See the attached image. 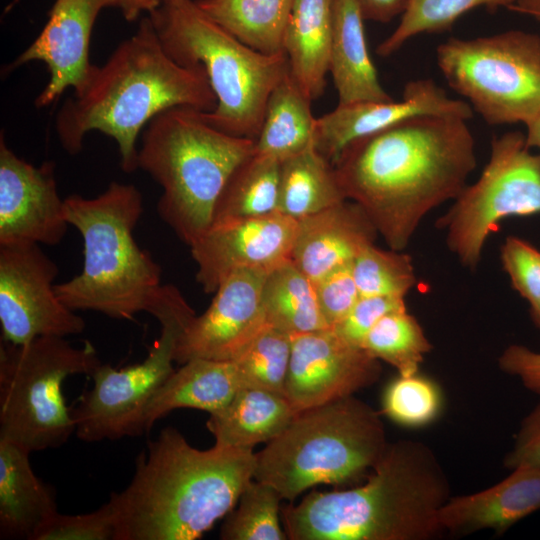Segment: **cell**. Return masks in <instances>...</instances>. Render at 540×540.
<instances>
[{"label": "cell", "mask_w": 540, "mask_h": 540, "mask_svg": "<svg viewBox=\"0 0 540 540\" xmlns=\"http://www.w3.org/2000/svg\"><path fill=\"white\" fill-rule=\"evenodd\" d=\"M476 164L467 120L422 114L353 141L333 165L346 199L390 249L403 251L430 211L457 198Z\"/></svg>", "instance_id": "1"}, {"label": "cell", "mask_w": 540, "mask_h": 540, "mask_svg": "<svg viewBox=\"0 0 540 540\" xmlns=\"http://www.w3.org/2000/svg\"><path fill=\"white\" fill-rule=\"evenodd\" d=\"M216 96L203 68L179 64L166 52L150 17L120 43L102 66L92 65L84 84L60 108L55 122L63 148L77 154L97 130L118 144L126 173L138 168L141 128L173 107L211 112Z\"/></svg>", "instance_id": "2"}, {"label": "cell", "mask_w": 540, "mask_h": 540, "mask_svg": "<svg viewBox=\"0 0 540 540\" xmlns=\"http://www.w3.org/2000/svg\"><path fill=\"white\" fill-rule=\"evenodd\" d=\"M250 449L200 450L175 428L147 443L130 484L112 493L116 540H195L237 504L254 479Z\"/></svg>", "instance_id": "3"}, {"label": "cell", "mask_w": 540, "mask_h": 540, "mask_svg": "<svg viewBox=\"0 0 540 540\" xmlns=\"http://www.w3.org/2000/svg\"><path fill=\"white\" fill-rule=\"evenodd\" d=\"M446 474L430 447L388 443L360 486L312 491L281 508L290 540H432L445 534L439 513L450 498Z\"/></svg>", "instance_id": "4"}, {"label": "cell", "mask_w": 540, "mask_h": 540, "mask_svg": "<svg viewBox=\"0 0 540 540\" xmlns=\"http://www.w3.org/2000/svg\"><path fill=\"white\" fill-rule=\"evenodd\" d=\"M69 225L83 240L81 272L55 284L70 309L95 311L118 320L149 312L161 287V267L141 249L133 232L143 213V197L132 184L111 182L94 198L64 199Z\"/></svg>", "instance_id": "5"}, {"label": "cell", "mask_w": 540, "mask_h": 540, "mask_svg": "<svg viewBox=\"0 0 540 540\" xmlns=\"http://www.w3.org/2000/svg\"><path fill=\"white\" fill-rule=\"evenodd\" d=\"M255 149V140L214 128L202 111L173 107L149 121L137 164L162 188L158 215L190 247L210 228L228 177Z\"/></svg>", "instance_id": "6"}, {"label": "cell", "mask_w": 540, "mask_h": 540, "mask_svg": "<svg viewBox=\"0 0 540 540\" xmlns=\"http://www.w3.org/2000/svg\"><path fill=\"white\" fill-rule=\"evenodd\" d=\"M149 17L173 60L205 71L217 105L203 112L204 119L224 133L256 141L268 98L289 72L286 54L250 48L193 0H162Z\"/></svg>", "instance_id": "7"}, {"label": "cell", "mask_w": 540, "mask_h": 540, "mask_svg": "<svg viewBox=\"0 0 540 540\" xmlns=\"http://www.w3.org/2000/svg\"><path fill=\"white\" fill-rule=\"evenodd\" d=\"M381 418L354 395L297 412L255 453L254 479L293 501L319 484L342 485L370 472L387 448Z\"/></svg>", "instance_id": "8"}, {"label": "cell", "mask_w": 540, "mask_h": 540, "mask_svg": "<svg viewBox=\"0 0 540 540\" xmlns=\"http://www.w3.org/2000/svg\"><path fill=\"white\" fill-rule=\"evenodd\" d=\"M101 364L86 341L43 336L26 344L0 343V438L30 452L58 448L75 433L63 395L66 378L89 375Z\"/></svg>", "instance_id": "9"}, {"label": "cell", "mask_w": 540, "mask_h": 540, "mask_svg": "<svg viewBox=\"0 0 540 540\" xmlns=\"http://www.w3.org/2000/svg\"><path fill=\"white\" fill-rule=\"evenodd\" d=\"M436 58L448 85L487 124L526 125L540 114V35L508 30L450 38Z\"/></svg>", "instance_id": "10"}, {"label": "cell", "mask_w": 540, "mask_h": 540, "mask_svg": "<svg viewBox=\"0 0 540 540\" xmlns=\"http://www.w3.org/2000/svg\"><path fill=\"white\" fill-rule=\"evenodd\" d=\"M180 290L167 284L152 312L161 333L140 363L123 368L100 364L90 374L93 386L71 409L75 434L85 442L141 435L145 409L175 370L174 352L180 333L195 316Z\"/></svg>", "instance_id": "11"}, {"label": "cell", "mask_w": 540, "mask_h": 540, "mask_svg": "<svg viewBox=\"0 0 540 540\" xmlns=\"http://www.w3.org/2000/svg\"><path fill=\"white\" fill-rule=\"evenodd\" d=\"M453 201L436 225L450 252L473 271L502 220L540 213V152L532 151L520 131L494 137L481 175Z\"/></svg>", "instance_id": "12"}, {"label": "cell", "mask_w": 540, "mask_h": 540, "mask_svg": "<svg viewBox=\"0 0 540 540\" xmlns=\"http://www.w3.org/2000/svg\"><path fill=\"white\" fill-rule=\"evenodd\" d=\"M58 272L39 244L0 246L1 341L21 345L85 330L84 319L56 294Z\"/></svg>", "instance_id": "13"}, {"label": "cell", "mask_w": 540, "mask_h": 540, "mask_svg": "<svg viewBox=\"0 0 540 540\" xmlns=\"http://www.w3.org/2000/svg\"><path fill=\"white\" fill-rule=\"evenodd\" d=\"M268 270L239 268L213 293L207 310L195 315L180 333L174 361H233L265 327L262 287Z\"/></svg>", "instance_id": "14"}, {"label": "cell", "mask_w": 540, "mask_h": 540, "mask_svg": "<svg viewBox=\"0 0 540 540\" xmlns=\"http://www.w3.org/2000/svg\"><path fill=\"white\" fill-rule=\"evenodd\" d=\"M380 361L349 344L332 329L292 337L284 396L296 412L320 406L371 386Z\"/></svg>", "instance_id": "15"}, {"label": "cell", "mask_w": 540, "mask_h": 540, "mask_svg": "<svg viewBox=\"0 0 540 540\" xmlns=\"http://www.w3.org/2000/svg\"><path fill=\"white\" fill-rule=\"evenodd\" d=\"M54 163L34 166L0 138V246L45 244L64 238L69 223L58 194Z\"/></svg>", "instance_id": "16"}, {"label": "cell", "mask_w": 540, "mask_h": 540, "mask_svg": "<svg viewBox=\"0 0 540 540\" xmlns=\"http://www.w3.org/2000/svg\"><path fill=\"white\" fill-rule=\"evenodd\" d=\"M296 224L278 212L212 224L190 246L196 281L210 294L236 269L270 270L290 259Z\"/></svg>", "instance_id": "17"}, {"label": "cell", "mask_w": 540, "mask_h": 540, "mask_svg": "<svg viewBox=\"0 0 540 540\" xmlns=\"http://www.w3.org/2000/svg\"><path fill=\"white\" fill-rule=\"evenodd\" d=\"M435 114L469 120L471 106L449 97L432 79L405 84L401 100L364 101L337 107L316 118L314 146L332 164L353 141L385 129L407 118Z\"/></svg>", "instance_id": "18"}, {"label": "cell", "mask_w": 540, "mask_h": 540, "mask_svg": "<svg viewBox=\"0 0 540 540\" xmlns=\"http://www.w3.org/2000/svg\"><path fill=\"white\" fill-rule=\"evenodd\" d=\"M120 0H56L38 37L12 67L31 61L44 62L50 78L35 100L37 107L54 102L67 88L78 90L92 64L88 52L94 22L103 8L118 7Z\"/></svg>", "instance_id": "19"}, {"label": "cell", "mask_w": 540, "mask_h": 540, "mask_svg": "<svg viewBox=\"0 0 540 540\" xmlns=\"http://www.w3.org/2000/svg\"><path fill=\"white\" fill-rule=\"evenodd\" d=\"M377 236L365 211L346 199L297 220L290 260L314 282L334 268L353 262Z\"/></svg>", "instance_id": "20"}, {"label": "cell", "mask_w": 540, "mask_h": 540, "mask_svg": "<svg viewBox=\"0 0 540 540\" xmlns=\"http://www.w3.org/2000/svg\"><path fill=\"white\" fill-rule=\"evenodd\" d=\"M484 490L451 496L439 513L445 533L466 535L489 529L503 533L540 510V468L521 466Z\"/></svg>", "instance_id": "21"}, {"label": "cell", "mask_w": 540, "mask_h": 540, "mask_svg": "<svg viewBox=\"0 0 540 540\" xmlns=\"http://www.w3.org/2000/svg\"><path fill=\"white\" fill-rule=\"evenodd\" d=\"M25 447L0 438V538L34 537L57 513L55 494L34 473Z\"/></svg>", "instance_id": "22"}, {"label": "cell", "mask_w": 540, "mask_h": 540, "mask_svg": "<svg viewBox=\"0 0 540 540\" xmlns=\"http://www.w3.org/2000/svg\"><path fill=\"white\" fill-rule=\"evenodd\" d=\"M329 73L338 104L389 101L367 48L364 18L355 0H333Z\"/></svg>", "instance_id": "23"}, {"label": "cell", "mask_w": 540, "mask_h": 540, "mask_svg": "<svg viewBox=\"0 0 540 540\" xmlns=\"http://www.w3.org/2000/svg\"><path fill=\"white\" fill-rule=\"evenodd\" d=\"M174 370L148 403L141 423L142 434L179 408L207 411L226 406L241 386L233 361L191 359Z\"/></svg>", "instance_id": "24"}, {"label": "cell", "mask_w": 540, "mask_h": 540, "mask_svg": "<svg viewBox=\"0 0 540 540\" xmlns=\"http://www.w3.org/2000/svg\"><path fill=\"white\" fill-rule=\"evenodd\" d=\"M332 5L333 0H295L283 37L290 74L311 101L326 87Z\"/></svg>", "instance_id": "25"}, {"label": "cell", "mask_w": 540, "mask_h": 540, "mask_svg": "<svg viewBox=\"0 0 540 540\" xmlns=\"http://www.w3.org/2000/svg\"><path fill=\"white\" fill-rule=\"evenodd\" d=\"M296 413L283 394L242 387L226 406L209 414L206 427L217 445L253 450L278 436Z\"/></svg>", "instance_id": "26"}, {"label": "cell", "mask_w": 540, "mask_h": 540, "mask_svg": "<svg viewBox=\"0 0 540 540\" xmlns=\"http://www.w3.org/2000/svg\"><path fill=\"white\" fill-rule=\"evenodd\" d=\"M344 200L334 165L314 143L280 162L278 213L297 221Z\"/></svg>", "instance_id": "27"}, {"label": "cell", "mask_w": 540, "mask_h": 540, "mask_svg": "<svg viewBox=\"0 0 540 540\" xmlns=\"http://www.w3.org/2000/svg\"><path fill=\"white\" fill-rule=\"evenodd\" d=\"M311 102L289 71L268 98L256 151L281 162L314 143Z\"/></svg>", "instance_id": "28"}, {"label": "cell", "mask_w": 540, "mask_h": 540, "mask_svg": "<svg viewBox=\"0 0 540 540\" xmlns=\"http://www.w3.org/2000/svg\"><path fill=\"white\" fill-rule=\"evenodd\" d=\"M295 0H196L214 22L266 55L283 52V37Z\"/></svg>", "instance_id": "29"}, {"label": "cell", "mask_w": 540, "mask_h": 540, "mask_svg": "<svg viewBox=\"0 0 540 540\" xmlns=\"http://www.w3.org/2000/svg\"><path fill=\"white\" fill-rule=\"evenodd\" d=\"M262 304L266 323L291 336L330 329L321 314L313 281L290 259L268 270Z\"/></svg>", "instance_id": "30"}, {"label": "cell", "mask_w": 540, "mask_h": 540, "mask_svg": "<svg viewBox=\"0 0 540 540\" xmlns=\"http://www.w3.org/2000/svg\"><path fill=\"white\" fill-rule=\"evenodd\" d=\"M279 174L280 161L255 149L228 177L216 201L212 224L276 213Z\"/></svg>", "instance_id": "31"}, {"label": "cell", "mask_w": 540, "mask_h": 540, "mask_svg": "<svg viewBox=\"0 0 540 540\" xmlns=\"http://www.w3.org/2000/svg\"><path fill=\"white\" fill-rule=\"evenodd\" d=\"M362 348L394 367L398 375L418 373L432 345L417 319L407 308L385 315L367 334Z\"/></svg>", "instance_id": "32"}, {"label": "cell", "mask_w": 540, "mask_h": 540, "mask_svg": "<svg viewBox=\"0 0 540 540\" xmlns=\"http://www.w3.org/2000/svg\"><path fill=\"white\" fill-rule=\"evenodd\" d=\"M515 2L516 0H407L398 26L378 45L376 53L388 57L421 33L450 30L463 14L474 8L496 10L503 6L509 8Z\"/></svg>", "instance_id": "33"}, {"label": "cell", "mask_w": 540, "mask_h": 540, "mask_svg": "<svg viewBox=\"0 0 540 540\" xmlns=\"http://www.w3.org/2000/svg\"><path fill=\"white\" fill-rule=\"evenodd\" d=\"M281 500L271 485L252 479L241 493L235 507L225 516L220 539H288L280 524Z\"/></svg>", "instance_id": "34"}, {"label": "cell", "mask_w": 540, "mask_h": 540, "mask_svg": "<svg viewBox=\"0 0 540 540\" xmlns=\"http://www.w3.org/2000/svg\"><path fill=\"white\" fill-rule=\"evenodd\" d=\"M292 337L266 324L233 360L241 386L265 389L284 395Z\"/></svg>", "instance_id": "35"}, {"label": "cell", "mask_w": 540, "mask_h": 540, "mask_svg": "<svg viewBox=\"0 0 540 540\" xmlns=\"http://www.w3.org/2000/svg\"><path fill=\"white\" fill-rule=\"evenodd\" d=\"M353 275L360 296L405 297L416 284L410 255L381 249L375 243L365 246L356 256Z\"/></svg>", "instance_id": "36"}, {"label": "cell", "mask_w": 540, "mask_h": 540, "mask_svg": "<svg viewBox=\"0 0 540 540\" xmlns=\"http://www.w3.org/2000/svg\"><path fill=\"white\" fill-rule=\"evenodd\" d=\"M442 393L431 379L419 375H398L382 396L383 413L405 427H422L436 419L442 408Z\"/></svg>", "instance_id": "37"}, {"label": "cell", "mask_w": 540, "mask_h": 540, "mask_svg": "<svg viewBox=\"0 0 540 540\" xmlns=\"http://www.w3.org/2000/svg\"><path fill=\"white\" fill-rule=\"evenodd\" d=\"M117 513L112 500L89 513H55L36 533L34 540H116Z\"/></svg>", "instance_id": "38"}, {"label": "cell", "mask_w": 540, "mask_h": 540, "mask_svg": "<svg viewBox=\"0 0 540 540\" xmlns=\"http://www.w3.org/2000/svg\"><path fill=\"white\" fill-rule=\"evenodd\" d=\"M500 259L512 288L529 305L540 298V250L519 237L508 236Z\"/></svg>", "instance_id": "39"}, {"label": "cell", "mask_w": 540, "mask_h": 540, "mask_svg": "<svg viewBox=\"0 0 540 540\" xmlns=\"http://www.w3.org/2000/svg\"><path fill=\"white\" fill-rule=\"evenodd\" d=\"M313 283L321 314L332 329L348 315L360 297L353 262L334 268Z\"/></svg>", "instance_id": "40"}, {"label": "cell", "mask_w": 540, "mask_h": 540, "mask_svg": "<svg viewBox=\"0 0 540 540\" xmlns=\"http://www.w3.org/2000/svg\"><path fill=\"white\" fill-rule=\"evenodd\" d=\"M406 308L405 297L360 296L348 315L332 330L349 344L362 347L369 331L385 315Z\"/></svg>", "instance_id": "41"}, {"label": "cell", "mask_w": 540, "mask_h": 540, "mask_svg": "<svg viewBox=\"0 0 540 540\" xmlns=\"http://www.w3.org/2000/svg\"><path fill=\"white\" fill-rule=\"evenodd\" d=\"M503 463L510 470L521 466L540 468V402L523 419Z\"/></svg>", "instance_id": "42"}, {"label": "cell", "mask_w": 540, "mask_h": 540, "mask_svg": "<svg viewBox=\"0 0 540 540\" xmlns=\"http://www.w3.org/2000/svg\"><path fill=\"white\" fill-rule=\"evenodd\" d=\"M498 364L503 372L518 378L530 391L540 394V352L511 344L499 356Z\"/></svg>", "instance_id": "43"}, {"label": "cell", "mask_w": 540, "mask_h": 540, "mask_svg": "<svg viewBox=\"0 0 540 540\" xmlns=\"http://www.w3.org/2000/svg\"><path fill=\"white\" fill-rule=\"evenodd\" d=\"M364 20L390 22L402 14L407 0H355Z\"/></svg>", "instance_id": "44"}, {"label": "cell", "mask_w": 540, "mask_h": 540, "mask_svg": "<svg viewBox=\"0 0 540 540\" xmlns=\"http://www.w3.org/2000/svg\"><path fill=\"white\" fill-rule=\"evenodd\" d=\"M162 0H120L119 9L127 21L135 20L141 12L149 13L160 6Z\"/></svg>", "instance_id": "45"}, {"label": "cell", "mask_w": 540, "mask_h": 540, "mask_svg": "<svg viewBox=\"0 0 540 540\" xmlns=\"http://www.w3.org/2000/svg\"><path fill=\"white\" fill-rule=\"evenodd\" d=\"M509 9L540 21V0H516Z\"/></svg>", "instance_id": "46"}, {"label": "cell", "mask_w": 540, "mask_h": 540, "mask_svg": "<svg viewBox=\"0 0 540 540\" xmlns=\"http://www.w3.org/2000/svg\"><path fill=\"white\" fill-rule=\"evenodd\" d=\"M525 126L527 145L530 148H535L540 152V114Z\"/></svg>", "instance_id": "47"}, {"label": "cell", "mask_w": 540, "mask_h": 540, "mask_svg": "<svg viewBox=\"0 0 540 540\" xmlns=\"http://www.w3.org/2000/svg\"><path fill=\"white\" fill-rule=\"evenodd\" d=\"M530 317L535 326L540 330V298L530 304Z\"/></svg>", "instance_id": "48"}]
</instances>
